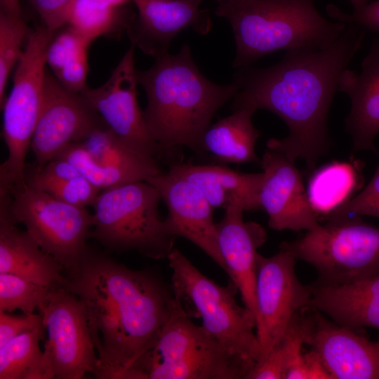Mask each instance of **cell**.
<instances>
[{
	"label": "cell",
	"mask_w": 379,
	"mask_h": 379,
	"mask_svg": "<svg viewBox=\"0 0 379 379\" xmlns=\"http://www.w3.org/2000/svg\"><path fill=\"white\" fill-rule=\"evenodd\" d=\"M366 32L362 26L349 23L326 48L291 50L273 65L240 67L234 77L238 91L232 109L246 107L277 115L289 134L268 140L267 149L293 163L301 158L307 170L314 171L331 147L328 117L340 78L361 48Z\"/></svg>",
	"instance_id": "1"
},
{
	"label": "cell",
	"mask_w": 379,
	"mask_h": 379,
	"mask_svg": "<svg viewBox=\"0 0 379 379\" xmlns=\"http://www.w3.org/2000/svg\"><path fill=\"white\" fill-rule=\"evenodd\" d=\"M67 288L84 303L98 357V378L128 379L162 328L183 306L173 289L86 248Z\"/></svg>",
	"instance_id": "2"
},
{
	"label": "cell",
	"mask_w": 379,
	"mask_h": 379,
	"mask_svg": "<svg viewBox=\"0 0 379 379\" xmlns=\"http://www.w3.org/2000/svg\"><path fill=\"white\" fill-rule=\"evenodd\" d=\"M136 77L147 95L145 122L161 156L182 147L204 154V135L217 111L236 95L237 85L220 86L206 78L186 44L177 54L157 56L149 69L136 70Z\"/></svg>",
	"instance_id": "3"
},
{
	"label": "cell",
	"mask_w": 379,
	"mask_h": 379,
	"mask_svg": "<svg viewBox=\"0 0 379 379\" xmlns=\"http://www.w3.org/2000/svg\"><path fill=\"white\" fill-rule=\"evenodd\" d=\"M218 16L230 23L236 42L233 67L251 65L278 51L321 50L347 24L324 18L314 0H216Z\"/></svg>",
	"instance_id": "4"
},
{
	"label": "cell",
	"mask_w": 379,
	"mask_h": 379,
	"mask_svg": "<svg viewBox=\"0 0 379 379\" xmlns=\"http://www.w3.org/2000/svg\"><path fill=\"white\" fill-rule=\"evenodd\" d=\"M254 364L194 324L182 307L137 361L128 379H246Z\"/></svg>",
	"instance_id": "5"
},
{
	"label": "cell",
	"mask_w": 379,
	"mask_h": 379,
	"mask_svg": "<svg viewBox=\"0 0 379 379\" xmlns=\"http://www.w3.org/2000/svg\"><path fill=\"white\" fill-rule=\"evenodd\" d=\"M167 259L171 286L187 314L200 318L206 331L231 352L255 364L262 353L255 318L238 304L234 284L230 279L226 286L216 284L177 248Z\"/></svg>",
	"instance_id": "6"
},
{
	"label": "cell",
	"mask_w": 379,
	"mask_h": 379,
	"mask_svg": "<svg viewBox=\"0 0 379 379\" xmlns=\"http://www.w3.org/2000/svg\"><path fill=\"white\" fill-rule=\"evenodd\" d=\"M159 191L135 181L101 191L95 204L89 237L118 251H135L148 258H167L175 237L166 229L159 211Z\"/></svg>",
	"instance_id": "7"
},
{
	"label": "cell",
	"mask_w": 379,
	"mask_h": 379,
	"mask_svg": "<svg viewBox=\"0 0 379 379\" xmlns=\"http://www.w3.org/2000/svg\"><path fill=\"white\" fill-rule=\"evenodd\" d=\"M55 34L44 26L31 30L15 67L12 89L1 108L8 155L0 166V190L26 184L25 159L42 104L46 51Z\"/></svg>",
	"instance_id": "8"
},
{
	"label": "cell",
	"mask_w": 379,
	"mask_h": 379,
	"mask_svg": "<svg viewBox=\"0 0 379 379\" xmlns=\"http://www.w3.org/2000/svg\"><path fill=\"white\" fill-rule=\"evenodd\" d=\"M0 215L22 223L36 244L63 267L66 277L74 272L93 225L86 208L63 202L27 183L0 190Z\"/></svg>",
	"instance_id": "9"
},
{
	"label": "cell",
	"mask_w": 379,
	"mask_h": 379,
	"mask_svg": "<svg viewBox=\"0 0 379 379\" xmlns=\"http://www.w3.org/2000/svg\"><path fill=\"white\" fill-rule=\"evenodd\" d=\"M279 246L314 267L317 284H344L379 273V227L359 218L328 220Z\"/></svg>",
	"instance_id": "10"
},
{
	"label": "cell",
	"mask_w": 379,
	"mask_h": 379,
	"mask_svg": "<svg viewBox=\"0 0 379 379\" xmlns=\"http://www.w3.org/2000/svg\"><path fill=\"white\" fill-rule=\"evenodd\" d=\"M37 310L46 333L42 379L95 375L98 357L82 301L67 287H56Z\"/></svg>",
	"instance_id": "11"
},
{
	"label": "cell",
	"mask_w": 379,
	"mask_h": 379,
	"mask_svg": "<svg viewBox=\"0 0 379 379\" xmlns=\"http://www.w3.org/2000/svg\"><path fill=\"white\" fill-rule=\"evenodd\" d=\"M296 260L281 246L270 257L258 254L255 298L262 326L259 360L279 343L294 317L310 308L312 291L295 274Z\"/></svg>",
	"instance_id": "12"
},
{
	"label": "cell",
	"mask_w": 379,
	"mask_h": 379,
	"mask_svg": "<svg viewBox=\"0 0 379 379\" xmlns=\"http://www.w3.org/2000/svg\"><path fill=\"white\" fill-rule=\"evenodd\" d=\"M105 126L81 93L67 89L46 69L41 107L30 145L34 164L44 166L69 145Z\"/></svg>",
	"instance_id": "13"
},
{
	"label": "cell",
	"mask_w": 379,
	"mask_h": 379,
	"mask_svg": "<svg viewBox=\"0 0 379 379\" xmlns=\"http://www.w3.org/2000/svg\"><path fill=\"white\" fill-rule=\"evenodd\" d=\"M135 47L131 44L105 83L96 88L87 87L80 93L125 145L156 158L161 156V149L149 133L137 98Z\"/></svg>",
	"instance_id": "14"
},
{
	"label": "cell",
	"mask_w": 379,
	"mask_h": 379,
	"mask_svg": "<svg viewBox=\"0 0 379 379\" xmlns=\"http://www.w3.org/2000/svg\"><path fill=\"white\" fill-rule=\"evenodd\" d=\"M145 181L159 191L167 207L168 215L164 218L167 232L175 238L182 237L191 241L225 272L213 208L201 192L190 182L168 171Z\"/></svg>",
	"instance_id": "15"
},
{
	"label": "cell",
	"mask_w": 379,
	"mask_h": 379,
	"mask_svg": "<svg viewBox=\"0 0 379 379\" xmlns=\"http://www.w3.org/2000/svg\"><path fill=\"white\" fill-rule=\"evenodd\" d=\"M264 173L259 200L274 230H312L319 223L300 173L282 154L267 149L260 160Z\"/></svg>",
	"instance_id": "16"
},
{
	"label": "cell",
	"mask_w": 379,
	"mask_h": 379,
	"mask_svg": "<svg viewBox=\"0 0 379 379\" xmlns=\"http://www.w3.org/2000/svg\"><path fill=\"white\" fill-rule=\"evenodd\" d=\"M223 208L224 216L216 227L225 272L237 286L244 305L254 314L260 340L262 326L255 298L257 257L258 249L267 239V232L260 224L244 220L245 210L239 201H230Z\"/></svg>",
	"instance_id": "17"
},
{
	"label": "cell",
	"mask_w": 379,
	"mask_h": 379,
	"mask_svg": "<svg viewBox=\"0 0 379 379\" xmlns=\"http://www.w3.org/2000/svg\"><path fill=\"white\" fill-rule=\"evenodd\" d=\"M137 11L127 28L131 44L157 57L168 52L175 36L185 29L206 34L212 22L197 0H133Z\"/></svg>",
	"instance_id": "18"
},
{
	"label": "cell",
	"mask_w": 379,
	"mask_h": 379,
	"mask_svg": "<svg viewBox=\"0 0 379 379\" xmlns=\"http://www.w3.org/2000/svg\"><path fill=\"white\" fill-rule=\"evenodd\" d=\"M312 310L314 326L307 345L319 353L332 378L379 379V338L371 340Z\"/></svg>",
	"instance_id": "19"
},
{
	"label": "cell",
	"mask_w": 379,
	"mask_h": 379,
	"mask_svg": "<svg viewBox=\"0 0 379 379\" xmlns=\"http://www.w3.org/2000/svg\"><path fill=\"white\" fill-rule=\"evenodd\" d=\"M357 74L347 69L338 91L350 98L351 109L345 119L346 131L352 141V150L378 154L374 140L379 134V37L373 39Z\"/></svg>",
	"instance_id": "20"
},
{
	"label": "cell",
	"mask_w": 379,
	"mask_h": 379,
	"mask_svg": "<svg viewBox=\"0 0 379 379\" xmlns=\"http://www.w3.org/2000/svg\"><path fill=\"white\" fill-rule=\"evenodd\" d=\"M314 309L335 323L352 329L379 330V273L338 285L310 286Z\"/></svg>",
	"instance_id": "21"
},
{
	"label": "cell",
	"mask_w": 379,
	"mask_h": 379,
	"mask_svg": "<svg viewBox=\"0 0 379 379\" xmlns=\"http://www.w3.org/2000/svg\"><path fill=\"white\" fill-rule=\"evenodd\" d=\"M62 266L25 231L0 215V273L17 275L42 286H67Z\"/></svg>",
	"instance_id": "22"
},
{
	"label": "cell",
	"mask_w": 379,
	"mask_h": 379,
	"mask_svg": "<svg viewBox=\"0 0 379 379\" xmlns=\"http://www.w3.org/2000/svg\"><path fill=\"white\" fill-rule=\"evenodd\" d=\"M255 112L251 107L237 108L230 116L211 125L203 138L204 152H210L221 163L260 164L255 152L260 134L252 123Z\"/></svg>",
	"instance_id": "23"
},
{
	"label": "cell",
	"mask_w": 379,
	"mask_h": 379,
	"mask_svg": "<svg viewBox=\"0 0 379 379\" xmlns=\"http://www.w3.org/2000/svg\"><path fill=\"white\" fill-rule=\"evenodd\" d=\"M93 41L67 25L55 34L46 51V65L67 89L81 93L88 86V50Z\"/></svg>",
	"instance_id": "24"
},
{
	"label": "cell",
	"mask_w": 379,
	"mask_h": 379,
	"mask_svg": "<svg viewBox=\"0 0 379 379\" xmlns=\"http://www.w3.org/2000/svg\"><path fill=\"white\" fill-rule=\"evenodd\" d=\"M357 185L358 175L353 165L334 161L314 172L307 193L314 213L327 216L350 200Z\"/></svg>",
	"instance_id": "25"
},
{
	"label": "cell",
	"mask_w": 379,
	"mask_h": 379,
	"mask_svg": "<svg viewBox=\"0 0 379 379\" xmlns=\"http://www.w3.org/2000/svg\"><path fill=\"white\" fill-rule=\"evenodd\" d=\"M306 310L294 317L279 343L254 364L246 379H285L288 366L302 354L312 332L313 312Z\"/></svg>",
	"instance_id": "26"
},
{
	"label": "cell",
	"mask_w": 379,
	"mask_h": 379,
	"mask_svg": "<svg viewBox=\"0 0 379 379\" xmlns=\"http://www.w3.org/2000/svg\"><path fill=\"white\" fill-rule=\"evenodd\" d=\"M105 0H74L67 25L93 41L100 36H119L133 18Z\"/></svg>",
	"instance_id": "27"
},
{
	"label": "cell",
	"mask_w": 379,
	"mask_h": 379,
	"mask_svg": "<svg viewBox=\"0 0 379 379\" xmlns=\"http://www.w3.org/2000/svg\"><path fill=\"white\" fill-rule=\"evenodd\" d=\"M43 323L0 348V379H42Z\"/></svg>",
	"instance_id": "28"
},
{
	"label": "cell",
	"mask_w": 379,
	"mask_h": 379,
	"mask_svg": "<svg viewBox=\"0 0 379 379\" xmlns=\"http://www.w3.org/2000/svg\"><path fill=\"white\" fill-rule=\"evenodd\" d=\"M79 143L94 160L101 164L138 171L148 178L163 173L156 158L132 150L107 126L95 129Z\"/></svg>",
	"instance_id": "29"
},
{
	"label": "cell",
	"mask_w": 379,
	"mask_h": 379,
	"mask_svg": "<svg viewBox=\"0 0 379 379\" xmlns=\"http://www.w3.org/2000/svg\"><path fill=\"white\" fill-rule=\"evenodd\" d=\"M56 157L71 163L81 175L101 190L127 182L145 181L148 178L138 171L96 161L79 142L69 145Z\"/></svg>",
	"instance_id": "30"
},
{
	"label": "cell",
	"mask_w": 379,
	"mask_h": 379,
	"mask_svg": "<svg viewBox=\"0 0 379 379\" xmlns=\"http://www.w3.org/2000/svg\"><path fill=\"white\" fill-rule=\"evenodd\" d=\"M32 30V29H31ZM21 15L0 13V106L6 98L8 77L20 60L22 45L31 32Z\"/></svg>",
	"instance_id": "31"
},
{
	"label": "cell",
	"mask_w": 379,
	"mask_h": 379,
	"mask_svg": "<svg viewBox=\"0 0 379 379\" xmlns=\"http://www.w3.org/2000/svg\"><path fill=\"white\" fill-rule=\"evenodd\" d=\"M51 288L9 273H0V312L33 313Z\"/></svg>",
	"instance_id": "32"
},
{
	"label": "cell",
	"mask_w": 379,
	"mask_h": 379,
	"mask_svg": "<svg viewBox=\"0 0 379 379\" xmlns=\"http://www.w3.org/2000/svg\"><path fill=\"white\" fill-rule=\"evenodd\" d=\"M31 187L67 204L84 208L93 206L102 191L82 175L61 181L41 182Z\"/></svg>",
	"instance_id": "33"
},
{
	"label": "cell",
	"mask_w": 379,
	"mask_h": 379,
	"mask_svg": "<svg viewBox=\"0 0 379 379\" xmlns=\"http://www.w3.org/2000/svg\"><path fill=\"white\" fill-rule=\"evenodd\" d=\"M379 159V151L378 152ZM354 215H369L379 218V162L366 187L356 197L337 207L327 219Z\"/></svg>",
	"instance_id": "34"
},
{
	"label": "cell",
	"mask_w": 379,
	"mask_h": 379,
	"mask_svg": "<svg viewBox=\"0 0 379 379\" xmlns=\"http://www.w3.org/2000/svg\"><path fill=\"white\" fill-rule=\"evenodd\" d=\"M326 11L335 21L357 24L366 30L379 32V0L366 4L362 8L354 11L352 13H345L334 5H328Z\"/></svg>",
	"instance_id": "35"
},
{
	"label": "cell",
	"mask_w": 379,
	"mask_h": 379,
	"mask_svg": "<svg viewBox=\"0 0 379 379\" xmlns=\"http://www.w3.org/2000/svg\"><path fill=\"white\" fill-rule=\"evenodd\" d=\"M42 324L40 314L12 315L0 312V348L20 334Z\"/></svg>",
	"instance_id": "36"
},
{
	"label": "cell",
	"mask_w": 379,
	"mask_h": 379,
	"mask_svg": "<svg viewBox=\"0 0 379 379\" xmlns=\"http://www.w3.org/2000/svg\"><path fill=\"white\" fill-rule=\"evenodd\" d=\"M307 379H333L319 353L312 349L304 353Z\"/></svg>",
	"instance_id": "37"
},
{
	"label": "cell",
	"mask_w": 379,
	"mask_h": 379,
	"mask_svg": "<svg viewBox=\"0 0 379 379\" xmlns=\"http://www.w3.org/2000/svg\"><path fill=\"white\" fill-rule=\"evenodd\" d=\"M1 11L21 15L20 0H0Z\"/></svg>",
	"instance_id": "38"
},
{
	"label": "cell",
	"mask_w": 379,
	"mask_h": 379,
	"mask_svg": "<svg viewBox=\"0 0 379 379\" xmlns=\"http://www.w3.org/2000/svg\"><path fill=\"white\" fill-rule=\"evenodd\" d=\"M354 7V11H357L362 8L368 0H349Z\"/></svg>",
	"instance_id": "39"
},
{
	"label": "cell",
	"mask_w": 379,
	"mask_h": 379,
	"mask_svg": "<svg viewBox=\"0 0 379 379\" xmlns=\"http://www.w3.org/2000/svg\"><path fill=\"white\" fill-rule=\"evenodd\" d=\"M105 1L115 7H121L124 4H126L130 0H105Z\"/></svg>",
	"instance_id": "40"
},
{
	"label": "cell",
	"mask_w": 379,
	"mask_h": 379,
	"mask_svg": "<svg viewBox=\"0 0 379 379\" xmlns=\"http://www.w3.org/2000/svg\"><path fill=\"white\" fill-rule=\"evenodd\" d=\"M197 1H199L200 3H201V1H202L203 0H197Z\"/></svg>",
	"instance_id": "41"
}]
</instances>
